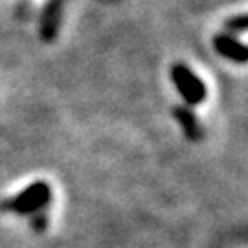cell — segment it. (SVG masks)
Returning <instances> with one entry per match:
<instances>
[{
	"mask_svg": "<svg viewBox=\"0 0 248 248\" xmlns=\"http://www.w3.org/2000/svg\"><path fill=\"white\" fill-rule=\"evenodd\" d=\"M46 222H48V217H46V213L37 212L35 215H33V221H31V224H33V230H35V232H45Z\"/></svg>",
	"mask_w": 248,
	"mask_h": 248,
	"instance_id": "cell-7",
	"label": "cell"
},
{
	"mask_svg": "<svg viewBox=\"0 0 248 248\" xmlns=\"http://www.w3.org/2000/svg\"><path fill=\"white\" fill-rule=\"evenodd\" d=\"M171 81L175 83L177 90L180 92V96L184 98L187 105H201L206 99V87L201 81V78H197L193 72L187 68L186 64L177 62L171 66Z\"/></svg>",
	"mask_w": 248,
	"mask_h": 248,
	"instance_id": "cell-2",
	"label": "cell"
},
{
	"mask_svg": "<svg viewBox=\"0 0 248 248\" xmlns=\"http://www.w3.org/2000/svg\"><path fill=\"white\" fill-rule=\"evenodd\" d=\"M224 28L232 31V33H241V31H248V13L247 15H235V17L228 18L224 22Z\"/></svg>",
	"mask_w": 248,
	"mask_h": 248,
	"instance_id": "cell-6",
	"label": "cell"
},
{
	"mask_svg": "<svg viewBox=\"0 0 248 248\" xmlns=\"http://www.w3.org/2000/svg\"><path fill=\"white\" fill-rule=\"evenodd\" d=\"M213 48L215 52L230 59L233 62H248V46H245L243 43H239L237 39H233L232 35L221 33V35L213 37Z\"/></svg>",
	"mask_w": 248,
	"mask_h": 248,
	"instance_id": "cell-3",
	"label": "cell"
},
{
	"mask_svg": "<svg viewBox=\"0 0 248 248\" xmlns=\"http://www.w3.org/2000/svg\"><path fill=\"white\" fill-rule=\"evenodd\" d=\"M59 22H61V0H52L45 9L43 15V22H41V35L45 41H53L59 30Z\"/></svg>",
	"mask_w": 248,
	"mask_h": 248,
	"instance_id": "cell-5",
	"label": "cell"
},
{
	"mask_svg": "<svg viewBox=\"0 0 248 248\" xmlns=\"http://www.w3.org/2000/svg\"><path fill=\"white\" fill-rule=\"evenodd\" d=\"M173 116L177 120L180 127H182V133L186 134V138L189 142H201L202 140V129L199 125L197 116L191 112V108L186 105H177L173 107Z\"/></svg>",
	"mask_w": 248,
	"mask_h": 248,
	"instance_id": "cell-4",
	"label": "cell"
},
{
	"mask_svg": "<svg viewBox=\"0 0 248 248\" xmlns=\"http://www.w3.org/2000/svg\"><path fill=\"white\" fill-rule=\"evenodd\" d=\"M52 201V189L45 180L33 182L24 191H20L13 201H9L6 206L20 215H35L37 212H43Z\"/></svg>",
	"mask_w": 248,
	"mask_h": 248,
	"instance_id": "cell-1",
	"label": "cell"
}]
</instances>
